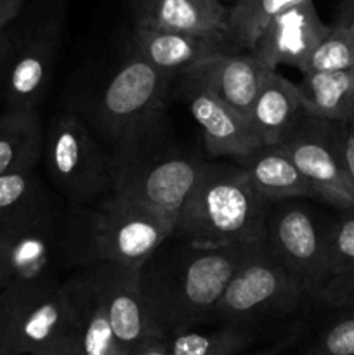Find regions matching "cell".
Instances as JSON below:
<instances>
[{
    "mask_svg": "<svg viewBox=\"0 0 354 355\" xmlns=\"http://www.w3.org/2000/svg\"><path fill=\"white\" fill-rule=\"evenodd\" d=\"M243 246L208 248L172 232L139 269L153 335L169 338L212 324V315L238 267Z\"/></svg>",
    "mask_w": 354,
    "mask_h": 355,
    "instance_id": "cell-1",
    "label": "cell"
},
{
    "mask_svg": "<svg viewBox=\"0 0 354 355\" xmlns=\"http://www.w3.org/2000/svg\"><path fill=\"white\" fill-rule=\"evenodd\" d=\"M111 193L156 208L176 220L203 159L174 134L163 110L139 120L106 146Z\"/></svg>",
    "mask_w": 354,
    "mask_h": 355,
    "instance_id": "cell-2",
    "label": "cell"
},
{
    "mask_svg": "<svg viewBox=\"0 0 354 355\" xmlns=\"http://www.w3.org/2000/svg\"><path fill=\"white\" fill-rule=\"evenodd\" d=\"M172 232L169 215L117 193L83 207L68 205L69 266L73 272L96 263L139 270Z\"/></svg>",
    "mask_w": 354,
    "mask_h": 355,
    "instance_id": "cell-3",
    "label": "cell"
},
{
    "mask_svg": "<svg viewBox=\"0 0 354 355\" xmlns=\"http://www.w3.org/2000/svg\"><path fill=\"white\" fill-rule=\"evenodd\" d=\"M267 201L235 162H205L193 191L174 220V232L208 248L262 239Z\"/></svg>",
    "mask_w": 354,
    "mask_h": 355,
    "instance_id": "cell-4",
    "label": "cell"
},
{
    "mask_svg": "<svg viewBox=\"0 0 354 355\" xmlns=\"http://www.w3.org/2000/svg\"><path fill=\"white\" fill-rule=\"evenodd\" d=\"M314 307L307 291L292 276L264 239L246 243L235 274L229 279L212 324L236 326L257 335L267 326L301 324L292 318Z\"/></svg>",
    "mask_w": 354,
    "mask_h": 355,
    "instance_id": "cell-5",
    "label": "cell"
},
{
    "mask_svg": "<svg viewBox=\"0 0 354 355\" xmlns=\"http://www.w3.org/2000/svg\"><path fill=\"white\" fill-rule=\"evenodd\" d=\"M66 26V0H37L7 28L2 73L7 110L38 111L51 90Z\"/></svg>",
    "mask_w": 354,
    "mask_h": 355,
    "instance_id": "cell-6",
    "label": "cell"
},
{
    "mask_svg": "<svg viewBox=\"0 0 354 355\" xmlns=\"http://www.w3.org/2000/svg\"><path fill=\"white\" fill-rule=\"evenodd\" d=\"M172 80L146 62L127 40L118 61L89 90L90 96L69 110L87 121L106 148L139 120L163 110Z\"/></svg>",
    "mask_w": 354,
    "mask_h": 355,
    "instance_id": "cell-7",
    "label": "cell"
},
{
    "mask_svg": "<svg viewBox=\"0 0 354 355\" xmlns=\"http://www.w3.org/2000/svg\"><path fill=\"white\" fill-rule=\"evenodd\" d=\"M42 158L49 179L69 207L90 205L111 193L106 149L69 107L49 118Z\"/></svg>",
    "mask_w": 354,
    "mask_h": 355,
    "instance_id": "cell-8",
    "label": "cell"
},
{
    "mask_svg": "<svg viewBox=\"0 0 354 355\" xmlns=\"http://www.w3.org/2000/svg\"><path fill=\"white\" fill-rule=\"evenodd\" d=\"M71 338L62 284L12 283L0 293V355H51Z\"/></svg>",
    "mask_w": 354,
    "mask_h": 355,
    "instance_id": "cell-9",
    "label": "cell"
},
{
    "mask_svg": "<svg viewBox=\"0 0 354 355\" xmlns=\"http://www.w3.org/2000/svg\"><path fill=\"white\" fill-rule=\"evenodd\" d=\"M332 220L319 217L302 200L267 203L264 243L278 262L301 281L314 307L326 277V252Z\"/></svg>",
    "mask_w": 354,
    "mask_h": 355,
    "instance_id": "cell-10",
    "label": "cell"
},
{
    "mask_svg": "<svg viewBox=\"0 0 354 355\" xmlns=\"http://www.w3.org/2000/svg\"><path fill=\"white\" fill-rule=\"evenodd\" d=\"M278 146L307 180L316 200L325 201L337 210L354 208V184L344 162L342 127L339 121L305 114Z\"/></svg>",
    "mask_w": 354,
    "mask_h": 355,
    "instance_id": "cell-11",
    "label": "cell"
},
{
    "mask_svg": "<svg viewBox=\"0 0 354 355\" xmlns=\"http://www.w3.org/2000/svg\"><path fill=\"white\" fill-rule=\"evenodd\" d=\"M83 270L99 297L121 352L127 355L139 342L155 336L146 314L139 270L117 263H96Z\"/></svg>",
    "mask_w": 354,
    "mask_h": 355,
    "instance_id": "cell-12",
    "label": "cell"
},
{
    "mask_svg": "<svg viewBox=\"0 0 354 355\" xmlns=\"http://www.w3.org/2000/svg\"><path fill=\"white\" fill-rule=\"evenodd\" d=\"M330 31L316 10L314 0H304L288 7L266 24L250 54L267 69L276 71L280 64L304 69L309 55Z\"/></svg>",
    "mask_w": 354,
    "mask_h": 355,
    "instance_id": "cell-13",
    "label": "cell"
},
{
    "mask_svg": "<svg viewBox=\"0 0 354 355\" xmlns=\"http://www.w3.org/2000/svg\"><path fill=\"white\" fill-rule=\"evenodd\" d=\"M183 96L201 130L208 155L242 158L262 146L245 114L238 113L198 83L183 78Z\"/></svg>",
    "mask_w": 354,
    "mask_h": 355,
    "instance_id": "cell-14",
    "label": "cell"
},
{
    "mask_svg": "<svg viewBox=\"0 0 354 355\" xmlns=\"http://www.w3.org/2000/svg\"><path fill=\"white\" fill-rule=\"evenodd\" d=\"M128 42L146 62L174 78L207 59L235 52L228 33L193 35L132 26Z\"/></svg>",
    "mask_w": 354,
    "mask_h": 355,
    "instance_id": "cell-15",
    "label": "cell"
},
{
    "mask_svg": "<svg viewBox=\"0 0 354 355\" xmlns=\"http://www.w3.org/2000/svg\"><path fill=\"white\" fill-rule=\"evenodd\" d=\"M267 71L271 69L250 52H233L207 59L180 76L201 85L248 118Z\"/></svg>",
    "mask_w": 354,
    "mask_h": 355,
    "instance_id": "cell-16",
    "label": "cell"
},
{
    "mask_svg": "<svg viewBox=\"0 0 354 355\" xmlns=\"http://www.w3.org/2000/svg\"><path fill=\"white\" fill-rule=\"evenodd\" d=\"M73 321V343L80 355H125L113 335L99 297L83 269L62 281Z\"/></svg>",
    "mask_w": 354,
    "mask_h": 355,
    "instance_id": "cell-17",
    "label": "cell"
},
{
    "mask_svg": "<svg viewBox=\"0 0 354 355\" xmlns=\"http://www.w3.org/2000/svg\"><path fill=\"white\" fill-rule=\"evenodd\" d=\"M297 83L267 71L248 113V121L262 146H278L305 116Z\"/></svg>",
    "mask_w": 354,
    "mask_h": 355,
    "instance_id": "cell-18",
    "label": "cell"
},
{
    "mask_svg": "<svg viewBox=\"0 0 354 355\" xmlns=\"http://www.w3.org/2000/svg\"><path fill=\"white\" fill-rule=\"evenodd\" d=\"M233 162L243 170L253 191L267 203L297 198L316 200L314 191L280 146H259L250 155Z\"/></svg>",
    "mask_w": 354,
    "mask_h": 355,
    "instance_id": "cell-19",
    "label": "cell"
},
{
    "mask_svg": "<svg viewBox=\"0 0 354 355\" xmlns=\"http://www.w3.org/2000/svg\"><path fill=\"white\" fill-rule=\"evenodd\" d=\"M354 300V208L340 210L330 224L326 277L318 307L337 309Z\"/></svg>",
    "mask_w": 354,
    "mask_h": 355,
    "instance_id": "cell-20",
    "label": "cell"
},
{
    "mask_svg": "<svg viewBox=\"0 0 354 355\" xmlns=\"http://www.w3.org/2000/svg\"><path fill=\"white\" fill-rule=\"evenodd\" d=\"M45 125L38 111L0 114V175L37 166L44 153Z\"/></svg>",
    "mask_w": 354,
    "mask_h": 355,
    "instance_id": "cell-21",
    "label": "cell"
},
{
    "mask_svg": "<svg viewBox=\"0 0 354 355\" xmlns=\"http://www.w3.org/2000/svg\"><path fill=\"white\" fill-rule=\"evenodd\" d=\"M229 7L221 0H162L137 26L177 33H228Z\"/></svg>",
    "mask_w": 354,
    "mask_h": 355,
    "instance_id": "cell-22",
    "label": "cell"
},
{
    "mask_svg": "<svg viewBox=\"0 0 354 355\" xmlns=\"http://www.w3.org/2000/svg\"><path fill=\"white\" fill-rule=\"evenodd\" d=\"M297 87L309 116L339 123L354 118V66L339 71L307 73Z\"/></svg>",
    "mask_w": 354,
    "mask_h": 355,
    "instance_id": "cell-23",
    "label": "cell"
},
{
    "mask_svg": "<svg viewBox=\"0 0 354 355\" xmlns=\"http://www.w3.org/2000/svg\"><path fill=\"white\" fill-rule=\"evenodd\" d=\"M51 200L35 168L0 175V232L26 222Z\"/></svg>",
    "mask_w": 354,
    "mask_h": 355,
    "instance_id": "cell-24",
    "label": "cell"
},
{
    "mask_svg": "<svg viewBox=\"0 0 354 355\" xmlns=\"http://www.w3.org/2000/svg\"><path fill=\"white\" fill-rule=\"evenodd\" d=\"M255 335L236 326L214 329H187L169 336V355H239L248 349Z\"/></svg>",
    "mask_w": 354,
    "mask_h": 355,
    "instance_id": "cell-25",
    "label": "cell"
},
{
    "mask_svg": "<svg viewBox=\"0 0 354 355\" xmlns=\"http://www.w3.org/2000/svg\"><path fill=\"white\" fill-rule=\"evenodd\" d=\"M304 0H236L229 7L228 37L235 52H250L273 17Z\"/></svg>",
    "mask_w": 354,
    "mask_h": 355,
    "instance_id": "cell-26",
    "label": "cell"
},
{
    "mask_svg": "<svg viewBox=\"0 0 354 355\" xmlns=\"http://www.w3.org/2000/svg\"><path fill=\"white\" fill-rule=\"evenodd\" d=\"M354 66V26L337 19L326 37L318 44L305 62L302 73L339 71Z\"/></svg>",
    "mask_w": 354,
    "mask_h": 355,
    "instance_id": "cell-27",
    "label": "cell"
},
{
    "mask_svg": "<svg viewBox=\"0 0 354 355\" xmlns=\"http://www.w3.org/2000/svg\"><path fill=\"white\" fill-rule=\"evenodd\" d=\"M304 355H354V300L328 309L314 343Z\"/></svg>",
    "mask_w": 354,
    "mask_h": 355,
    "instance_id": "cell-28",
    "label": "cell"
},
{
    "mask_svg": "<svg viewBox=\"0 0 354 355\" xmlns=\"http://www.w3.org/2000/svg\"><path fill=\"white\" fill-rule=\"evenodd\" d=\"M340 127H342L344 162H346L347 173L354 184V118L346 123H340Z\"/></svg>",
    "mask_w": 354,
    "mask_h": 355,
    "instance_id": "cell-29",
    "label": "cell"
},
{
    "mask_svg": "<svg viewBox=\"0 0 354 355\" xmlns=\"http://www.w3.org/2000/svg\"><path fill=\"white\" fill-rule=\"evenodd\" d=\"M127 355H169V343L162 336H148L139 342Z\"/></svg>",
    "mask_w": 354,
    "mask_h": 355,
    "instance_id": "cell-30",
    "label": "cell"
},
{
    "mask_svg": "<svg viewBox=\"0 0 354 355\" xmlns=\"http://www.w3.org/2000/svg\"><path fill=\"white\" fill-rule=\"evenodd\" d=\"M14 270L12 260H10V250L7 245L6 236L0 234V293L12 283Z\"/></svg>",
    "mask_w": 354,
    "mask_h": 355,
    "instance_id": "cell-31",
    "label": "cell"
},
{
    "mask_svg": "<svg viewBox=\"0 0 354 355\" xmlns=\"http://www.w3.org/2000/svg\"><path fill=\"white\" fill-rule=\"evenodd\" d=\"M26 0H0V31L7 30L23 12Z\"/></svg>",
    "mask_w": 354,
    "mask_h": 355,
    "instance_id": "cell-32",
    "label": "cell"
},
{
    "mask_svg": "<svg viewBox=\"0 0 354 355\" xmlns=\"http://www.w3.org/2000/svg\"><path fill=\"white\" fill-rule=\"evenodd\" d=\"M162 0H128V9H130L132 21H134V26L141 24L149 14L155 10V7Z\"/></svg>",
    "mask_w": 354,
    "mask_h": 355,
    "instance_id": "cell-33",
    "label": "cell"
},
{
    "mask_svg": "<svg viewBox=\"0 0 354 355\" xmlns=\"http://www.w3.org/2000/svg\"><path fill=\"white\" fill-rule=\"evenodd\" d=\"M301 329H302V324L301 326H295L294 329H290V331L285 333L283 336H280V338H278L276 342H274L271 347H266V349L253 350V352H250V354H246V355H276L278 352H281V350H283L285 347L290 345V343L294 342V340L297 338L298 335H301Z\"/></svg>",
    "mask_w": 354,
    "mask_h": 355,
    "instance_id": "cell-34",
    "label": "cell"
},
{
    "mask_svg": "<svg viewBox=\"0 0 354 355\" xmlns=\"http://www.w3.org/2000/svg\"><path fill=\"white\" fill-rule=\"evenodd\" d=\"M337 19L347 21L354 26V0H342V6H340V14Z\"/></svg>",
    "mask_w": 354,
    "mask_h": 355,
    "instance_id": "cell-35",
    "label": "cell"
},
{
    "mask_svg": "<svg viewBox=\"0 0 354 355\" xmlns=\"http://www.w3.org/2000/svg\"><path fill=\"white\" fill-rule=\"evenodd\" d=\"M7 47H9V35H7V30H3L0 31V83H2V73L3 64H6Z\"/></svg>",
    "mask_w": 354,
    "mask_h": 355,
    "instance_id": "cell-36",
    "label": "cell"
},
{
    "mask_svg": "<svg viewBox=\"0 0 354 355\" xmlns=\"http://www.w3.org/2000/svg\"><path fill=\"white\" fill-rule=\"evenodd\" d=\"M51 355H80V354H78V350L75 349V343H73V338H71L68 343H66V345H62L61 349L56 350V352Z\"/></svg>",
    "mask_w": 354,
    "mask_h": 355,
    "instance_id": "cell-37",
    "label": "cell"
},
{
    "mask_svg": "<svg viewBox=\"0 0 354 355\" xmlns=\"http://www.w3.org/2000/svg\"><path fill=\"white\" fill-rule=\"evenodd\" d=\"M221 2H222V3H224V6L231 7V6H233V3H235V2H236V0H221Z\"/></svg>",
    "mask_w": 354,
    "mask_h": 355,
    "instance_id": "cell-38",
    "label": "cell"
}]
</instances>
